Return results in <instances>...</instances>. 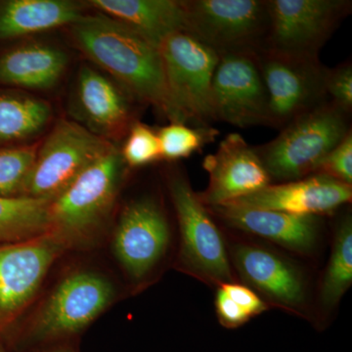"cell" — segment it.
<instances>
[{"label": "cell", "instance_id": "cell-1", "mask_svg": "<svg viewBox=\"0 0 352 352\" xmlns=\"http://www.w3.org/2000/svg\"><path fill=\"white\" fill-rule=\"evenodd\" d=\"M72 31L90 59L112 74L141 101L150 104L171 122H178L166 89L159 48L103 13L83 16L72 25Z\"/></svg>", "mask_w": 352, "mask_h": 352}, {"label": "cell", "instance_id": "cell-2", "mask_svg": "<svg viewBox=\"0 0 352 352\" xmlns=\"http://www.w3.org/2000/svg\"><path fill=\"white\" fill-rule=\"evenodd\" d=\"M346 116L325 102L289 122L270 142L254 147L271 180L289 182L315 175L324 157L351 131Z\"/></svg>", "mask_w": 352, "mask_h": 352}, {"label": "cell", "instance_id": "cell-3", "mask_svg": "<svg viewBox=\"0 0 352 352\" xmlns=\"http://www.w3.org/2000/svg\"><path fill=\"white\" fill-rule=\"evenodd\" d=\"M124 159L112 146L50 201V232L69 244L91 233L107 217L119 190Z\"/></svg>", "mask_w": 352, "mask_h": 352}, {"label": "cell", "instance_id": "cell-4", "mask_svg": "<svg viewBox=\"0 0 352 352\" xmlns=\"http://www.w3.org/2000/svg\"><path fill=\"white\" fill-rule=\"evenodd\" d=\"M170 104L179 124L207 127L215 122L212 80L220 55L186 32H178L160 46Z\"/></svg>", "mask_w": 352, "mask_h": 352}, {"label": "cell", "instance_id": "cell-5", "mask_svg": "<svg viewBox=\"0 0 352 352\" xmlns=\"http://www.w3.org/2000/svg\"><path fill=\"white\" fill-rule=\"evenodd\" d=\"M170 192L179 224L183 270L215 286L235 282L223 236L188 180L182 175L173 176Z\"/></svg>", "mask_w": 352, "mask_h": 352}, {"label": "cell", "instance_id": "cell-6", "mask_svg": "<svg viewBox=\"0 0 352 352\" xmlns=\"http://www.w3.org/2000/svg\"><path fill=\"white\" fill-rule=\"evenodd\" d=\"M186 32L214 50L258 53L267 36V0H190L183 1Z\"/></svg>", "mask_w": 352, "mask_h": 352}, {"label": "cell", "instance_id": "cell-7", "mask_svg": "<svg viewBox=\"0 0 352 352\" xmlns=\"http://www.w3.org/2000/svg\"><path fill=\"white\" fill-rule=\"evenodd\" d=\"M113 144L69 120H60L39 146L20 197L52 200Z\"/></svg>", "mask_w": 352, "mask_h": 352}, {"label": "cell", "instance_id": "cell-8", "mask_svg": "<svg viewBox=\"0 0 352 352\" xmlns=\"http://www.w3.org/2000/svg\"><path fill=\"white\" fill-rule=\"evenodd\" d=\"M258 60L270 100V126L282 129L325 103L328 68L318 58L263 48L258 52Z\"/></svg>", "mask_w": 352, "mask_h": 352}, {"label": "cell", "instance_id": "cell-9", "mask_svg": "<svg viewBox=\"0 0 352 352\" xmlns=\"http://www.w3.org/2000/svg\"><path fill=\"white\" fill-rule=\"evenodd\" d=\"M113 296L110 282L94 273L78 272L67 277L32 323L29 344L43 349L80 332L108 307Z\"/></svg>", "mask_w": 352, "mask_h": 352}, {"label": "cell", "instance_id": "cell-10", "mask_svg": "<svg viewBox=\"0 0 352 352\" xmlns=\"http://www.w3.org/2000/svg\"><path fill=\"white\" fill-rule=\"evenodd\" d=\"M264 48L294 56L318 58L324 44L351 12L346 0H267Z\"/></svg>", "mask_w": 352, "mask_h": 352}, {"label": "cell", "instance_id": "cell-11", "mask_svg": "<svg viewBox=\"0 0 352 352\" xmlns=\"http://www.w3.org/2000/svg\"><path fill=\"white\" fill-rule=\"evenodd\" d=\"M215 122L239 127L270 126V100L258 53L220 55L212 80Z\"/></svg>", "mask_w": 352, "mask_h": 352}, {"label": "cell", "instance_id": "cell-12", "mask_svg": "<svg viewBox=\"0 0 352 352\" xmlns=\"http://www.w3.org/2000/svg\"><path fill=\"white\" fill-rule=\"evenodd\" d=\"M68 244L52 232L0 248V318L17 314L36 295Z\"/></svg>", "mask_w": 352, "mask_h": 352}, {"label": "cell", "instance_id": "cell-13", "mask_svg": "<svg viewBox=\"0 0 352 352\" xmlns=\"http://www.w3.org/2000/svg\"><path fill=\"white\" fill-rule=\"evenodd\" d=\"M168 243L170 227L156 201L141 199L124 208L113 236V252L132 279H144L163 258Z\"/></svg>", "mask_w": 352, "mask_h": 352}, {"label": "cell", "instance_id": "cell-14", "mask_svg": "<svg viewBox=\"0 0 352 352\" xmlns=\"http://www.w3.org/2000/svg\"><path fill=\"white\" fill-rule=\"evenodd\" d=\"M203 168L208 173V184L198 196L208 208L252 195L271 182L254 148L238 133L228 134L217 151L205 157Z\"/></svg>", "mask_w": 352, "mask_h": 352}, {"label": "cell", "instance_id": "cell-15", "mask_svg": "<svg viewBox=\"0 0 352 352\" xmlns=\"http://www.w3.org/2000/svg\"><path fill=\"white\" fill-rule=\"evenodd\" d=\"M229 258L243 282L265 300L302 314L307 307V286L302 273L276 252L239 243L228 249Z\"/></svg>", "mask_w": 352, "mask_h": 352}, {"label": "cell", "instance_id": "cell-16", "mask_svg": "<svg viewBox=\"0 0 352 352\" xmlns=\"http://www.w3.org/2000/svg\"><path fill=\"white\" fill-rule=\"evenodd\" d=\"M351 198V185L317 173L294 182L270 184L256 193L228 204L289 214L317 217L342 207L349 203Z\"/></svg>", "mask_w": 352, "mask_h": 352}, {"label": "cell", "instance_id": "cell-17", "mask_svg": "<svg viewBox=\"0 0 352 352\" xmlns=\"http://www.w3.org/2000/svg\"><path fill=\"white\" fill-rule=\"evenodd\" d=\"M208 208L233 228L300 254L311 252L318 239L319 221L314 215L289 214L234 204Z\"/></svg>", "mask_w": 352, "mask_h": 352}, {"label": "cell", "instance_id": "cell-18", "mask_svg": "<svg viewBox=\"0 0 352 352\" xmlns=\"http://www.w3.org/2000/svg\"><path fill=\"white\" fill-rule=\"evenodd\" d=\"M90 6L120 21L160 48L178 32L186 31L183 1L175 0H92Z\"/></svg>", "mask_w": 352, "mask_h": 352}, {"label": "cell", "instance_id": "cell-19", "mask_svg": "<svg viewBox=\"0 0 352 352\" xmlns=\"http://www.w3.org/2000/svg\"><path fill=\"white\" fill-rule=\"evenodd\" d=\"M78 98L94 132L103 138L119 135L131 120L126 98L117 85L89 67L78 74Z\"/></svg>", "mask_w": 352, "mask_h": 352}, {"label": "cell", "instance_id": "cell-20", "mask_svg": "<svg viewBox=\"0 0 352 352\" xmlns=\"http://www.w3.org/2000/svg\"><path fill=\"white\" fill-rule=\"evenodd\" d=\"M83 16L67 0H10L0 4V41L72 25Z\"/></svg>", "mask_w": 352, "mask_h": 352}, {"label": "cell", "instance_id": "cell-21", "mask_svg": "<svg viewBox=\"0 0 352 352\" xmlns=\"http://www.w3.org/2000/svg\"><path fill=\"white\" fill-rule=\"evenodd\" d=\"M67 63L66 54L53 46H20L0 57V82L32 89L51 88L59 82Z\"/></svg>", "mask_w": 352, "mask_h": 352}, {"label": "cell", "instance_id": "cell-22", "mask_svg": "<svg viewBox=\"0 0 352 352\" xmlns=\"http://www.w3.org/2000/svg\"><path fill=\"white\" fill-rule=\"evenodd\" d=\"M50 200L0 197V243H17L50 232Z\"/></svg>", "mask_w": 352, "mask_h": 352}, {"label": "cell", "instance_id": "cell-23", "mask_svg": "<svg viewBox=\"0 0 352 352\" xmlns=\"http://www.w3.org/2000/svg\"><path fill=\"white\" fill-rule=\"evenodd\" d=\"M50 104L24 94L0 92V143L17 142L36 135L47 126Z\"/></svg>", "mask_w": 352, "mask_h": 352}, {"label": "cell", "instance_id": "cell-24", "mask_svg": "<svg viewBox=\"0 0 352 352\" xmlns=\"http://www.w3.org/2000/svg\"><path fill=\"white\" fill-rule=\"evenodd\" d=\"M352 283L351 217L342 219L333 239L332 252L320 287L322 305L333 308L351 288Z\"/></svg>", "mask_w": 352, "mask_h": 352}, {"label": "cell", "instance_id": "cell-25", "mask_svg": "<svg viewBox=\"0 0 352 352\" xmlns=\"http://www.w3.org/2000/svg\"><path fill=\"white\" fill-rule=\"evenodd\" d=\"M163 159H183L199 151L203 146L214 140L219 132L208 127L192 129L185 124L171 122L157 132Z\"/></svg>", "mask_w": 352, "mask_h": 352}, {"label": "cell", "instance_id": "cell-26", "mask_svg": "<svg viewBox=\"0 0 352 352\" xmlns=\"http://www.w3.org/2000/svg\"><path fill=\"white\" fill-rule=\"evenodd\" d=\"M39 146L0 148V197H20Z\"/></svg>", "mask_w": 352, "mask_h": 352}, {"label": "cell", "instance_id": "cell-27", "mask_svg": "<svg viewBox=\"0 0 352 352\" xmlns=\"http://www.w3.org/2000/svg\"><path fill=\"white\" fill-rule=\"evenodd\" d=\"M122 156L129 166L133 168L146 166L161 159V147L156 132L145 124H132Z\"/></svg>", "mask_w": 352, "mask_h": 352}, {"label": "cell", "instance_id": "cell-28", "mask_svg": "<svg viewBox=\"0 0 352 352\" xmlns=\"http://www.w3.org/2000/svg\"><path fill=\"white\" fill-rule=\"evenodd\" d=\"M317 173L327 175L347 185L352 184L351 131L324 157L315 175Z\"/></svg>", "mask_w": 352, "mask_h": 352}, {"label": "cell", "instance_id": "cell-29", "mask_svg": "<svg viewBox=\"0 0 352 352\" xmlns=\"http://www.w3.org/2000/svg\"><path fill=\"white\" fill-rule=\"evenodd\" d=\"M326 94L332 103L346 115L352 109V68L351 63L340 65L335 69H327Z\"/></svg>", "mask_w": 352, "mask_h": 352}, {"label": "cell", "instance_id": "cell-30", "mask_svg": "<svg viewBox=\"0 0 352 352\" xmlns=\"http://www.w3.org/2000/svg\"><path fill=\"white\" fill-rule=\"evenodd\" d=\"M220 288L226 292L227 296L237 303L250 317L256 316L263 314L267 309L268 307L263 298L245 285H241L232 282L221 285Z\"/></svg>", "mask_w": 352, "mask_h": 352}, {"label": "cell", "instance_id": "cell-31", "mask_svg": "<svg viewBox=\"0 0 352 352\" xmlns=\"http://www.w3.org/2000/svg\"><path fill=\"white\" fill-rule=\"evenodd\" d=\"M217 314L223 327L234 329L241 327L250 320L249 316L244 310L226 295L221 288L217 289L215 298Z\"/></svg>", "mask_w": 352, "mask_h": 352}, {"label": "cell", "instance_id": "cell-32", "mask_svg": "<svg viewBox=\"0 0 352 352\" xmlns=\"http://www.w3.org/2000/svg\"><path fill=\"white\" fill-rule=\"evenodd\" d=\"M36 352H76L73 346L66 344H52V346L43 347Z\"/></svg>", "mask_w": 352, "mask_h": 352}, {"label": "cell", "instance_id": "cell-33", "mask_svg": "<svg viewBox=\"0 0 352 352\" xmlns=\"http://www.w3.org/2000/svg\"><path fill=\"white\" fill-rule=\"evenodd\" d=\"M0 352H4L3 351H2V349H0Z\"/></svg>", "mask_w": 352, "mask_h": 352}]
</instances>
